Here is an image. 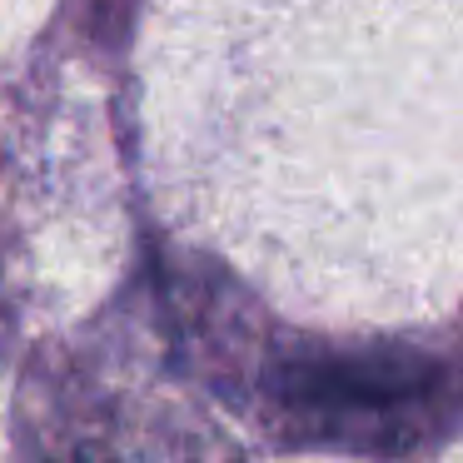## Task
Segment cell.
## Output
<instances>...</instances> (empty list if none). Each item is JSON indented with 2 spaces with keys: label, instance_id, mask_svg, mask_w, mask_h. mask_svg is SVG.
Listing matches in <instances>:
<instances>
[{
  "label": "cell",
  "instance_id": "cell-1",
  "mask_svg": "<svg viewBox=\"0 0 463 463\" xmlns=\"http://www.w3.org/2000/svg\"><path fill=\"white\" fill-rule=\"evenodd\" d=\"M433 364L419 354H334V359H289L269 373L274 393L304 409H389L429 389Z\"/></svg>",
  "mask_w": 463,
  "mask_h": 463
}]
</instances>
